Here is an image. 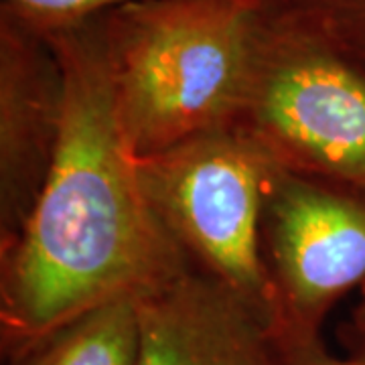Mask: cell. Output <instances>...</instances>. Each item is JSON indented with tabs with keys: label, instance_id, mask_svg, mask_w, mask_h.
Returning a JSON list of instances; mask_svg holds the SVG:
<instances>
[{
	"label": "cell",
	"instance_id": "obj_9",
	"mask_svg": "<svg viewBox=\"0 0 365 365\" xmlns=\"http://www.w3.org/2000/svg\"><path fill=\"white\" fill-rule=\"evenodd\" d=\"M282 11L365 69V0H290Z\"/></svg>",
	"mask_w": 365,
	"mask_h": 365
},
{
	"label": "cell",
	"instance_id": "obj_1",
	"mask_svg": "<svg viewBox=\"0 0 365 365\" xmlns=\"http://www.w3.org/2000/svg\"><path fill=\"white\" fill-rule=\"evenodd\" d=\"M45 39L63 71V124L39 199L0 252L4 359L106 300L138 297L189 266L144 193L98 19Z\"/></svg>",
	"mask_w": 365,
	"mask_h": 365
},
{
	"label": "cell",
	"instance_id": "obj_2",
	"mask_svg": "<svg viewBox=\"0 0 365 365\" xmlns=\"http://www.w3.org/2000/svg\"><path fill=\"white\" fill-rule=\"evenodd\" d=\"M258 19L235 0H136L98 16L134 157L240 122Z\"/></svg>",
	"mask_w": 365,
	"mask_h": 365
},
{
	"label": "cell",
	"instance_id": "obj_12",
	"mask_svg": "<svg viewBox=\"0 0 365 365\" xmlns=\"http://www.w3.org/2000/svg\"><path fill=\"white\" fill-rule=\"evenodd\" d=\"M292 365H365V357L357 355V353H349L347 357H333L327 353L325 345H323V347L294 359Z\"/></svg>",
	"mask_w": 365,
	"mask_h": 365
},
{
	"label": "cell",
	"instance_id": "obj_10",
	"mask_svg": "<svg viewBox=\"0 0 365 365\" xmlns=\"http://www.w3.org/2000/svg\"><path fill=\"white\" fill-rule=\"evenodd\" d=\"M136 0H0V9L43 37L83 25Z\"/></svg>",
	"mask_w": 365,
	"mask_h": 365
},
{
	"label": "cell",
	"instance_id": "obj_7",
	"mask_svg": "<svg viewBox=\"0 0 365 365\" xmlns=\"http://www.w3.org/2000/svg\"><path fill=\"white\" fill-rule=\"evenodd\" d=\"M138 365H292L268 317L187 266L136 297Z\"/></svg>",
	"mask_w": 365,
	"mask_h": 365
},
{
	"label": "cell",
	"instance_id": "obj_11",
	"mask_svg": "<svg viewBox=\"0 0 365 365\" xmlns=\"http://www.w3.org/2000/svg\"><path fill=\"white\" fill-rule=\"evenodd\" d=\"M347 341L351 345V353L365 357V284L359 288V300L351 313Z\"/></svg>",
	"mask_w": 365,
	"mask_h": 365
},
{
	"label": "cell",
	"instance_id": "obj_4",
	"mask_svg": "<svg viewBox=\"0 0 365 365\" xmlns=\"http://www.w3.org/2000/svg\"><path fill=\"white\" fill-rule=\"evenodd\" d=\"M158 222L191 266L256 304L272 325L262 217L280 165L242 124L138 157Z\"/></svg>",
	"mask_w": 365,
	"mask_h": 365
},
{
	"label": "cell",
	"instance_id": "obj_8",
	"mask_svg": "<svg viewBox=\"0 0 365 365\" xmlns=\"http://www.w3.org/2000/svg\"><path fill=\"white\" fill-rule=\"evenodd\" d=\"M138 345L136 297L128 294L73 317L4 365H138Z\"/></svg>",
	"mask_w": 365,
	"mask_h": 365
},
{
	"label": "cell",
	"instance_id": "obj_6",
	"mask_svg": "<svg viewBox=\"0 0 365 365\" xmlns=\"http://www.w3.org/2000/svg\"><path fill=\"white\" fill-rule=\"evenodd\" d=\"M63 124V71L51 43L0 9V252L35 207Z\"/></svg>",
	"mask_w": 365,
	"mask_h": 365
},
{
	"label": "cell",
	"instance_id": "obj_5",
	"mask_svg": "<svg viewBox=\"0 0 365 365\" xmlns=\"http://www.w3.org/2000/svg\"><path fill=\"white\" fill-rule=\"evenodd\" d=\"M272 329L290 359L323 347L327 314L365 284V197L280 169L262 217Z\"/></svg>",
	"mask_w": 365,
	"mask_h": 365
},
{
	"label": "cell",
	"instance_id": "obj_3",
	"mask_svg": "<svg viewBox=\"0 0 365 365\" xmlns=\"http://www.w3.org/2000/svg\"><path fill=\"white\" fill-rule=\"evenodd\" d=\"M237 124L282 169L365 197V69L287 11L258 19Z\"/></svg>",
	"mask_w": 365,
	"mask_h": 365
},
{
	"label": "cell",
	"instance_id": "obj_13",
	"mask_svg": "<svg viewBox=\"0 0 365 365\" xmlns=\"http://www.w3.org/2000/svg\"><path fill=\"white\" fill-rule=\"evenodd\" d=\"M235 2L256 14H272L287 9L290 0H235Z\"/></svg>",
	"mask_w": 365,
	"mask_h": 365
}]
</instances>
